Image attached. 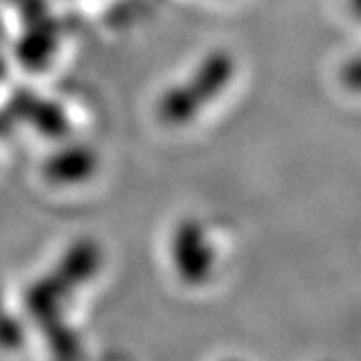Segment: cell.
<instances>
[{"label": "cell", "mask_w": 361, "mask_h": 361, "mask_svg": "<svg viewBox=\"0 0 361 361\" xmlns=\"http://www.w3.org/2000/svg\"><path fill=\"white\" fill-rule=\"evenodd\" d=\"M174 268L185 283H200L209 276L214 266V250L207 233L196 220L183 222L174 233Z\"/></svg>", "instance_id": "6da1fadb"}, {"label": "cell", "mask_w": 361, "mask_h": 361, "mask_svg": "<svg viewBox=\"0 0 361 361\" xmlns=\"http://www.w3.org/2000/svg\"><path fill=\"white\" fill-rule=\"evenodd\" d=\"M226 361H235V359H226Z\"/></svg>", "instance_id": "7a4b0ae2"}]
</instances>
